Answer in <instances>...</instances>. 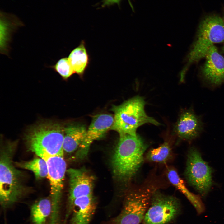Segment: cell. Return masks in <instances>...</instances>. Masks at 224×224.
<instances>
[{"instance_id":"cell-24","label":"cell","mask_w":224,"mask_h":224,"mask_svg":"<svg viewBox=\"0 0 224 224\" xmlns=\"http://www.w3.org/2000/svg\"><path fill=\"white\" fill-rule=\"evenodd\" d=\"M223 51H224V46H223Z\"/></svg>"},{"instance_id":"cell-8","label":"cell","mask_w":224,"mask_h":224,"mask_svg":"<svg viewBox=\"0 0 224 224\" xmlns=\"http://www.w3.org/2000/svg\"><path fill=\"white\" fill-rule=\"evenodd\" d=\"M137 190L126 197L122 209L112 221V224H140L142 222L154 190Z\"/></svg>"},{"instance_id":"cell-3","label":"cell","mask_w":224,"mask_h":224,"mask_svg":"<svg viewBox=\"0 0 224 224\" xmlns=\"http://www.w3.org/2000/svg\"><path fill=\"white\" fill-rule=\"evenodd\" d=\"M15 147V144L8 143L0 151V202L4 208L17 202L25 192L22 173L13 163Z\"/></svg>"},{"instance_id":"cell-21","label":"cell","mask_w":224,"mask_h":224,"mask_svg":"<svg viewBox=\"0 0 224 224\" xmlns=\"http://www.w3.org/2000/svg\"><path fill=\"white\" fill-rule=\"evenodd\" d=\"M51 67L65 80L68 79L75 73L67 58H61Z\"/></svg>"},{"instance_id":"cell-2","label":"cell","mask_w":224,"mask_h":224,"mask_svg":"<svg viewBox=\"0 0 224 224\" xmlns=\"http://www.w3.org/2000/svg\"><path fill=\"white\" fill-rule=\"evenodd\" d=\"M64 127L60 124L45 122L30 128L25 139L28 149L44 160L63 155Z\"/></svg>"},{"instance_id":"cell-15","label":"cell","mask_w":224,"mask_h":224,"mask_svg":"<svg viewBox=\"0 0 224 224\" xmlns=\"http://www.w3.org/2000/svg\"><path fill=\"white\" fill-rule=\"evenodd\" d=\"M63 148L69 153L78 150L85 139L87 130L83 125L70 124L64 127Z\"/></svg>"},{"instance_id":"cell-22","label":"cell","mask_w":224,"mask_h":224,"mask_svg":"<svg viewBox=\"0 0 224 224\" xmlns=\"http://www.w3.org/2000/svg\"><path fill=\"white\" fill-rule=\"evenodd\" d=\"M122 0H102L101 4L102 8L105 7H109L114 4H117L119 7H120V2ZM129 5L131 7L132 10L134 12L133 7L130 0H128Z\"/></svg>"},{"instance_id":"cell-16","label":"cell","mask_w":224,"mask_h":224,"mask_svg":"<svg viewBox=\"0 0 224 224\" xmlns=\"http://www.w3.org/2000/svg\"><path fill=\"white\" fill-rule=\"evenodd\" d=\"M168 180L177 189L183 194L195 208L198 214L203 213L205 207L199 196L191 192L175 169H169L167 172Z\"/></svg>"},{"instance_id":"cell-23","label":"cell","mask_w":224,"mask_h":224,"mask_svg":"<svg viewBox=\"0 0 224 224\" xmlns=\"http://www.w3.org/2000/svg\"><path fill=\"white\" fill-rule=\"evenodd\" d=\"M222 18H223V21H224V16Z\"/></svg>"},{"instance_id":"cell-10","label":"cell","mask_w":224,"mask_h":224,"mask_svg":"<svg viewBox=\"0 0 224 224\" xmlns=\"http://www.w3.org/2000/svg\"><path fill=\"white\" fill-rule=\"evenodd\" d=\"M69 179V196L65 215L67 220L72 211L74 199L80 197L92 195L94 179L85 169L70 168L66 171Z\"/></svg>"},{"instance_id":"cell-20","label":"cell","mask_w":224,"mask_h":224,"mask_svg":"<svg viewBox=\"0 0 224 224\" xmlns=\"http://www.w3.org/2000/svg\"><path fill=\"white\" fill-rule=\"evenodd\" d=\"M171 154V149L170 144L165 142L157 147L149 151L146 157L147 159L150 161L165 163L170 158Z\"/></svg>"},{"instance_id":"cell-18","label":"cell","mask_w":224,"mask_h":224,"mask_svg":"<svg viewBox=\"0 0 224 224\" xmlns=\"http://www.w3.org/2000/svg\"><path fill=\"white\" fill-rule=\"evenodd\" d=\"M52 203L51 199L45 198L35 202L31 206L30 218L33 224H45L51 215Z\"/></svg>"},{"instance_id":"cell-19","label":"cell","mask_w":224,"mask_h":224,"mask_svg":"<svg viewBox=\"0 0 224 224\" xmlns=\"http://www.w3.org/2000/svg\"><path fill=\"white\" fill-rule=\"evenodd\" d=\"M20 167L32 172L37 180H40L47 177L48 168L47 162L44 159L40 157L32 160L17 163Z\"/></svg>"},{"instance_id":"cell-14","label":"cell","mask_w":224,"mask_h":224,"mask_svg":"<svg viewBox=\"0 0 224 224\" xmlns=\"http://www.w3.org/2000/svg\"><path fill=\"white\" fill-rule=\"evenodd\" d=\"M71 224H90L96 208L92 195L75 198L72 204Z\"/></svg>"},{"instance_id":"cell-1","label":"cell","mask_w":224,"mask_h":224,"mask_svg":"<svg viewBox=\"0 0 224 224\" xmlns=\"http://www.w3.org/2000/svg\"><path fill=\"white\" fill-rule=\"evenodd\" d=\"M147 147L144 140L138 134L119 135L111 161L115 175L125 182L132 179L142 164Z\"/></svg>"},{"instance_id":"cell-17","label":"cell","mask_w":224,"mask_h":224,"mask_svg":"<svg viewBox=\"0 0 224 224\" xmlns=\"http://www.w3.org/2000/svg\"><path fill=\"white\" fill-rule=\"evenodd\" d=\"M68 58L75 72L82 77L89 60L84 41L71 52Z\"/></svg>"},{"instance_id":"cell-7","label":"cell","mask_w":224,"mask_h":224,"mask_svg":"<svg viewBox=\"0 0 224 224\" xmlns=\"http://www.w3.org/2000/svg\"><path fill=\"white\" fill-rule=\"evenodd\" d=\"M187 154L184 173L186 179L190 185L205 197L212 185V170L196 147H191Z\"/></svg>"},{"instance_id":"cell-13","label":"cell","mask_w":224,"mask_h":224,"mask_svg":"<svg viewBox=\"0 0 224 224\" xmlns=\"http://www.w3.org/2000/svg\"><path fill=\"white\" fill-rule=\"evenodd\" d=\"M114 121V117L110 114H102L95 116L87 130L84 141L77 152V157L82 158L85 156L91 144L102 138L111 129Z\"/></svg>"},{"instance_id":"cell-6","label":"cell","mask_w":224,"mask_h":224,"mask_svg":"<svg viewBox=\"0 0 224 224\" xmlns=\"http://www.w3.org/2000/svg\"><path fill=\"white\" fill-rule=\"evenodd\" d=\"M181 210L180 202L176 198L154 190L143 224H168L177 218Z\"/></svg>"},{"instance_id":"cell-4","label":"cell","mask_w":224,"mask_h":224,"mask_svg":"<svg viewBox=\"0 0 224 224\" xmlns=\"http://www.w3.org/2000/svg\"><path fill=\"white\" fill-rule=\"evenodd\" d=\"M146 102L139 96L133 97L112 109L114 113V121L111 129L117 131L119 135L129 134L137 135L136 132L139 126L146 123L156 126L161 124L146 114L144 110Z\"/></svg>"},{"instance_id":"cell-11","label":"cell","mask_w":224,"mask_h":224,"mask_svg":"<svg viewBox=\"0 0 224 224\" xmlns=\"http://www.w3.org/2000/svg\"><path fill=\"white\" fill-rule=\"evenodd\" d=\"M206 61L202 69V76L208 86L214 88L224 83V57L214 45L205 57Z\"/></svg>"},{"instance_id":"cell-9","label":"cell","mask_w":224,"mask_h":224,"mask_svg":"<svg viewBox=\"0 0 224 224\" xmlns=\"http://www.w3.org/2000/svg\"><path fill=\"white\" fill-rule=\"evenodd\" d=\"M45 160L48 166L47 177L50 186L52 211L59 212L64 179L67 171L66 164L63 155L51 156Z\"/></svg>"},{"instance_id":"cell-12","label":"cell","mask_w":224,"mask_h":224,"mask_svg":"<svg viewBox=\"0 0 224 224\" xmlns=\"http://www.w3.org/2000/svg\"><path fill=\"white\" fill-rule=\"evenodd\" d=\"M201 117L192 108L183 110L175 127V132L181 140L191 141L199 136L204 130Z\"/></svg>"},{"instance_id":"cell-5","label":"cell","mask_w":224,"mask_h":224,"mask_svg":"<svg viewBox=\"0 0 224 224\" xmlns=\"http://www.w3.org/2000/svg\"><path fill=\"white\" fill-rule=\"evenodd\" d=\"M196 39L188 57V62L183 69L205 57L214 44L224 41V21L223 18L215 14L207 15L200 22Z\"/></svg>"}]
</instances>
